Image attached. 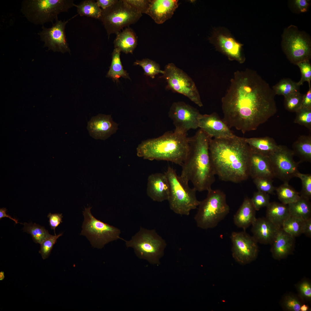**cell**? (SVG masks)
<instances>
[{"label":"cell","mask_w":311,"mask_h":311,"mask_svg":"<svg viewBox=\"0 0 311 311\" xmlns=\"http://www.w3.org/2000/svg\"><path fill=\"white\" fill-rule=\"evenodd\" d=\"M275 95L255 71H238L222 99L223 120L243 134L255 130L276 113Z\"/></svg>","instance_id":"obj_1"},{"label":"cell","mask_w":311,"mask_h":311,"mask_svg":"<svg viewBox=\"0 0 311 311\" xmlns=\"http://www.w3.org/2000/svg\"><path fill=\"white\" fill-rule=\"evenodd\" d=\"M209 151L215 173L221 180L238 183L248 179L252 151L245 138H211Z\"/></svg>","instance_id":"obj_2"},{"label":"cell","mask_w":311,"mask_h":311,"mask_svg":"<svg viewBox=\"0 0 311 311\" xmlns=\"http://www.w3.org/2000/svg\"><path fill=\"white\" fill-rule=\"evenodd\" d=\"M211 138L200 129L189 137V151L181 166L180 177L191 181L197 191H208L215 180L209 151Z\"/></svg>","instance_id":"obj_3"},{"label":"cell","mask_w":311,"mask_h":311,"mask_svg":"<svg viewBox=\"0 0 311 311\" xmlns=\"http://www.w3.org/2000/svg\"><path fill=\"white\" fill-rule=\"evenodd\" d=\"M189 140L187 134L168 131L143 141L136 148L137 155L145 159L166 161L181 166L188 153Z\"/></svg>","instance_id":"obj_4"},{"label":"cell","mask_w":311,"mask_h":311,"mask_svg":"<svg viewBox=\"0 0 311 311\" xmlns=\"http://www.w3.org/2000/svg\"><path fill=\"white\" fill-rule=\"evenodd\" d=\"M170 186L168 202L170 209L175 213L181 215H189L190 211L196 209L200 201L197 199V191L191 188L188 183L182 179L177 175L176 170L169 166L165 173Z\"/></svg>","instance_id":"obj_5"},{"label":"cell","mask_w":311,"mask_h":311,"mask_svg":"<svg viewBox=\"0 0 311 311\" xmlns=\"http://www.w3.org/2000/svg\"><path fill=\"white\" fill-rule=\"evenodd\" d=\"M206 198L200 201L194 220L197 226L203 229L214 228L230 212L226 196L219 189L211 188Z\"/></svg>","instance_id":"obj_6"},{"label":"cell","mask_w":311,"mask_h":311,"mask_svg":"<svg viewBox=\"0 0 311 311\" xmlns=\"http://www.w3.org/2000/svg\"><path fill=\"white\" fill-rule=\"evenodd\" d=\"M76 6L73 0H24L20 10L29 22L43 26L48 22L53 23L60 13Z\"/></svg>","instance_id":"obj_7"},{"label":"cell","mask_w":311,"mask_h":311,"mask_svg":"<svg viewBox=\"0 0 311 311\" xmlns=\"http://www.w3.org/2000/svg\"><path fill=\"white\" fill-rule=\"evenodd\" d=\"M122 240L125 242L127 247L133 249L138 258L152 264L160 263L166 246V240L155 229L149 230L141 227L131 239Z\"/></svg>","instance_id":"obj_8"},{"label":"cell","mask_w":311,"mask_h":311,"mask_svg":"<svg viewBox=\"0 0 311 311\" xmlns=\"http://www.w3.org/2000/svg\"><path fill=\"white\" fill-rule=\"evenodd\" d=\"M142 16L125 0H116L111 6L102 9L100 20L103 22L109 39L111 34L117 35L124 27L135 23Z\"/></svg>","instance_id":"obj_9"},{"label":"cell","mask_w":311,"mask_h":311,"mask_svg":"<svg viewBox=\"0 0 311 311\" xmlns=\"http://www.w3.org/2000/svg\"><path fill=\"white\" fill-rule=\"evenodd\" d=\"M91 208H85L83 211L84 219L80 235L86 236L93 247L100 249L110 242L122 240L120 230L96 218L91 213Z\"/></svg>","instance_id":"obj_10"},{"label":"cell","mask_w":311,"mask_h":311,"mask_svg":"<svg viewBox=\"0 0 311 311\" xmlns=\"http://www.w3.org/2000/svg\"><path fill=\"white\" fill-rule=\"evenodd\" d=\"M282 46L289 60L297 65L309 60L311 57V42L309 36L297 27L291 25L284 30L282 36Z\"/></svg>","instance_id":"obj_11"},{"label":"cell","mask_w":311,"mask_h":311,"mask_svg":"<svg viewBox=\"0 0 311 311\" xmlns=\"http://www.w3.org/2000/svg\"><path fill=\"white\" fill-rule=\"evenodd\" d=\"M164 71L162 77L167 88L186 96L198 106H203L194 82L187 73L172 63L165 66Z\"/></svg>","instance_id":"obj_12"},{"label":"cell","mask_w":311,"mask_h":311,"mask_svg":"<svg viewBox=\"0 0 311 311\" xmlns=\"http://www.w3.org/2000/svg\"><path fill=\"white\" fill-rule=\"evenodd\" d=\"M292 150L286 146L279 145L278 148L268 157L275 177L288 183L299 172V163L294 160Z\"/></svg>","instance_id":"obj_13"},{"label":"cell","mask_w":311,"mask_h":311,"mask_svg":"<svg viewBox=\"0 0 311 311\" xmlns=\"http://www.w3.org/2000/svg\"><path fill=\"white\" fill-rule=\"evenodd\" d=\"M168 114L176 132L187 134L189 130L198 128L199 120L201 114L197 109L184 102L173 103Z\"/></svg>","instance_id":"obj_14"},{"label":"cell","mask_w":311,"mask_h":311,"mask_svg":"<svg viewBox=\"0 0 311 311\" xmlns=\"http://www.w3.org/2000/svg\"><path fill=\"white\" fill-rule=\"evenodd\" d=\"M76 15L66 21L59 20L58 18L55 22L52 23V26L47 28L43 25L42 30L38 33L40 40L44 43L43 46L48 48V50L62 53L71 50L67 41L65 32L66 26L68 22Z\"/></svg>","instance_id":"obj_15"},{"label":"cell","mask_w":311,"mask_h":311,"mask_svg":"<svg viewBox=\"0 0 311 311\" xmlns=\"http://www.w3.org/2000/svg\"><path fill=\"white\" fill-rule=\"evenodd\" d=\"M216 49L227 56L231 60L243 63L245 58L242 53L243 45L238 41L226 29H215L209 38Z\"/></svg>","instance_id":"obj_16"},{"label":"cell","mask_w":311,"mask_h":311,"mask_svg":"<svg viewBox=\"0 0 311 311\" xmlns=\"http://www.w3.org/2000/svg\"><path fill=\"white\" fill-rule=\"evenodd\" d=\"M230 238L232 243V255L238 263L244 264L256 258L258 252V243L253 236L244 231L232 232Z\"/></svg>","instance_id":"obj_17"},{"label":"cell","mask_w":311,"mask_h":311,"mask_svg":"<svg viewBox=\"0 0 311 311\" xmlns=\"http://www.w3.org/2000/svg\"><path fill=\"white\" fill-rule=\"evenodd\" d=\"M198 128L212 138H228L236 136L223 120L215 113L201 114L199 120Z\"/></svg>","instance_id":"obj_18"},{"label":"cell","mask_w":311,"mask_h":311,"mask_svg":"<svg viewBox=\"0 0 311 311\" xmlns=\"http://www.w3.org/2000/svg\"><path fill=\"white\" fill-rule=\"evenodd\" d=\"M118 126L111 115L99 114L92 118L88 122L87 128L90 135L94 139L105 140L116 132Z\"/></svg>","instance_id":"obj_19"},{"label":"cell","mask_w":311,"mask_h":311,"mask_svg":"<svg viewBox=\"0 0 311 311\" xmlns=\"http://www.w3.org/2000/svg\"><path fill=\"white\" fill-rule=\"evenodd\" d=\"M170 191V184L165 173H156L149 176L147 194L153 200L162 202L167 200Z\"/></svg>","instance_id":"obj_20"},{"label":"cell","mask_w":311,"mask_h":311,"mask_svg":"<svg viewBox=\"0 0 311 311\" xmlns=\"http://www.w3.org/2000/svg\"><path fill=\"white\" fill-rule=\"evenodd\" d=\"M177 0H150L146 14L157 24H163L170 18L178 6Z\"/></svg>","instance_id":"obj_21"},{"label":"cell","mask_w":311,"mask_h":311,"mask_svg":"<svg viewBox=\"0 0 311 311\" xmlns=\"http://www.w3.org/2000/svg\"><path fill=\"white\" fill-rule=\"evenodd\" d=\"M252 225L253 237L264 244H271L279 229L266 217L256 218Z\"/></svg>","instance_id":"obj_22"},{"label":"cell","mask_w":311,"mask_h":311,"mask_svg":"<svg viewBox=\"0 0 311 311\" xmlns=\"http://www.w3.org/2000/svg\"><path fill=\"white\" fill-rule=\"evenodd\" d=\"M295 238L289 235L281 228L278 229L271 244V252L275 259H280L289 255L294 249Z\"/></svg>","instance_id":"obj_23"},{"label":"cell","mask_w":311,"mask_h":311,"mask_svg":"<svg viewBox=\"0 0 311 311\" xmlns=\"http://www.w3.org/2000/svg\"><path fill=\"white\" fill-rule=\"evenodd\" d=\"M251 151L249 176L253 179L275 177L268 157Z\"/></svg>","instance_id":"obj_24"},{"label":"cell","mask_w":311,"mask_h":311,"mask_svg":"<svg viewBox=\"0 0 311 311\" xmlns=\"http://www.w3.org/2000/svg\"><path fill=\"white\" fill-rule=\"evenodd\" d=\"M256 211L251 199L246 197L234 216V224L238 227L242 228L245 231L252 225L256 219Z\"/></svg>","instance_id":"obj_25"},{"label":"cell","mask_w":311,"mask_h":311,"mask_svg":"<svg viewBox=\"0 0 311 311\" xmlns=\"http://www.w3.org/2000/svg\"><path fill=\"white\" fill-rule=\"evenodd\" d=\"M245 139L252 151L266 156H268L279 147L273 138L268 136L245 138Z\"/></svg>","instance_id":"obj_26"},{"label":"cell","mask_w":311,"mask_h":311,"mask_svg":"<svg viewBox=\"0 0 311 311\" xmlns=\"http://www.w3.org/2000/svg\"><path fill=\"white\" fill-rule=\"evenodd\" d=\"M137 44V37L129 27L118 33L114 41L115 48H118L126 54H132Z\"/></svg>","instance_id":"obj_27"},{"label":"cell","mask_w":311,"mask_h":311,"mask_svg":"<svg viewBox=\"0 0 311 311\" xmlns=\"http://www.w3.org/2000/svg\"><path fill=\"white\" fill-rule=\"evenodd\" d=\"M266 208V218L278 228L290 216L288 205L282 203L270 202Z\"/></svg>","instance_id":"obj_28"},{"label":"cell","mask_w":311,"mask_h":311,"mask_svg":"<svg viewBox=\"0 0 311 311\" xmlns=\"http://www.w3.org/2000/svg\"><path fill=\"white\" fill-rule=\"evenodd\" d=\"M292 150L301 162H311V136L301 135L293 143Z\"/></svg>","instance_id":"obj_29"},{"label":"cell","mask_w":311,"mask_h":311,"mask_svg":"<svg viewBox=\"0 0 311 311\" xmlns=\"http://www.w3.org/2000/svg\"><path fill=\"white\" fill-rule=\"evenodd\" d=\"M121 50L115 48L112 54V61L107 77L117 82L121 77L130 79L128 74L124 70L120 60Z\"/></svg>","instance_id":"obj_30"},{"label":"cell","mask_w":311,"mask_h":311,"mask_svg":"<svg viewBox=\"0 0 311 311\" xmlns=\"http://www.w3.org/2000/svg\"><path fill=\"white\" fill-rule=\"evenodd\" d=\"M291 216L304 220L311 218L310 200L300 196L297 201L288 205Z\"/></svg>","instance_id":"obj_31"},{"label":"cell","mask_w":311,"mask_h":311,"mask_svg":"<svg viewBox=\"0 0 311 311\" xmlns=\"http://www.w3.org/2000/svg\"><path fill=\"white\" fill-rule=\"evenodd\" d=\"M78 15L100 19L102 9L93 0H84L76 5Z\"/></svg>","instance_id":"obj_32"},{"label":"cell","mask_w":311,"mask_h":311,"mask_svg":"<svg viewBox=\"0 0 311 311\" xmlns=\"http://www.w3.org/2000/svg\"><path fill=\"white\" fill-rule=\"evenodd\" d=\"M278 199L281 203L287 205L293 203L300 198L299 192L289 184L284 183L276 189Z\"/></svg>","instance_id":"obj_33"},{"label":"cell","mask_w":311,"mask_h":311,"mask_svg":"<svg viewBox=\"0 0 311 311\" xmlns=\"http://www.w3.org/2000/svg\"><path fill=\"white\" fill-rule=\"evenodd\" d=\"M24 225L22 229L24 232L30 234L33 241L36 243L40 244L45 240L52 236L44 227L35 223L25 222Z\"/></svg>","instance_id":"obj_34"},{"label":"cell","mask_w":311,"mask_h":311,"mask_svg":"<svg viewBox=\"0 0 311 311\" xmlns=\"http://www.w3.org/2000/svg\"><path fill=\"white\" fill-rule=\"evenodd\" d=\"M300 86L297 82L289 78L284 79L273 87L275 94L286 96L293 93L299 92Z\"/></svg>","instance_id":"obj_35"},{"label":"cell","mask_w":311,"mask_h":311,"mask_svg":"<svg viewBox=\"0 0 311 311\" xmlns=\"http://www.w3.org/2000/svg\"><path fill=\"white\" fill-rule=\"evenodd\" d=\"M304 220L290 216L283 223L281 228L285 232L295 238L302 234Z\"/></svg>","instance_id":"obj_36"},{"label":"cell","mask_w":311,"mask_h":311,"mask_svg":"<svg viewBox=\"0 0 311 311\" xmlns=\"http://www.w3.org/2000/svg\"><path fill=\"white\" fill-rule=\"evenodd\" d=\"M134 65L141 66L144 71V74L150 77L152 79L155 76L159 73L162 74L164 71L160 69L159 65L155 62L148 58L143 59L141 60H136L134 63Z\"/></svg>","instance_id":"obj_37"},{"label":"cell","mask_w":311,"mask_h":311,"mask_svg":"<svg viewBox=\"0 0 311 311\" xmlns=\"http://www.w3.org/2000/svg\"><path fill=\"white\" fill-rule=\"evenodd\" d=\"M303 95L299 92L284 97V106L289 111L296 112L300 108Z\"/></svg>","instance_id":"obj_38"},{"label":"cell","mask_w":311,"mask_h":311,"mask_svg":"<svg viewBox=\"0 0 311 311\" xmlns=\"http://www.w3.org/2000/svg\"><path fill=\"white\" fill-rule=\"evenodd\" d=\"M294 122L303 126L311 130V109L300 108L296 112Z\"/></svg>","instance_id":"obj_39"},{"label":"cell","mask_w":311,"mask_h":311,"mask_svg":"<svg viewBox=\"0 0 311 311\" xmlns=\"http://www.w3.org/2000/svg\"><path fill=\"white\" fill-rule=\"evenodd\" d=\"M253 179V182L258 191L268 194H274L276 187L273 185L272 179L267 178H257Z\"/></svg>","instance_id":"obj_40"},{"label":"cell","mask_w":311,"mask_h":311,"mask_svg":"<svg viewBox=\"0 0 311 311\" xmlns=\"http://www.w3.org/2000/svg\"><path fill=\"white\" fill-rule=\"evenodd\" d=\"M296 177L299 178L301 181V189L299 193L300 196L310 200L311 198V175L299 172Z\"/></svg>","instance_id":"obj_41"},{"label":"cell","mask_w":311,"mask_h":311,"mask_svg":"<svg viewBox=\"0 0 311 311\" xmlns=\"http://www.w3.org/2000/svg\"><path fill=\"white\" fill-rule=\"evenodd\" d=\"M63 233L52 236L44 240L41 244L40 249L39 253L41 254L42 258L45 259L49 256L53 246L56 243L57 240L62 236Z\"/></svg>","instance_id":"obj_42"},{"label":"cell","mask_w":311,"mask_h":311,"mask_svg":"<svg viewBox=\"0 0 311 311\" xmlns=\"http://www.w3.org/2000/svg\"><path fill=\"white\" fill-rule=\"evenodd\" d=\"M251 200L256 211L266 207L270 202L269 194L258 191L254 193Z\"/></svg>","instance_id":"obj_43"},{"label":"cell","mask_w":311,"mask_h":311,"mask_svg":"<svg viewBox=\"0 0 311 311\" xmlns=\"http://www.w3.org/2000/svg\"><path fill=\"white\" fill-rule=\"evenodd\" d=\"M297 65L299 67L301 74V77L297 84L299 86L302 85L305 81L310 84L311 80V65L309 60L300 62Z\"/></svg>","instance_id":"obj_44"},{"label":"cell","mask_w":311,"mask_h":311,"mask_svg":"<svg viewBox=\"0 0 311 311\" xmlns=\"http://www.w3.org/2000/svg\"><path fill=\"white\" fill-rule=\"evenodd\" d=\"M284 305L287 310L291 311H300L301 306L300 302L297 298L290 295L285 297L284 301Z\"/></svg>","instance_id":"obj_45"},{"label":"cell","mask_w":311,"mask_h":311,"mask_svg":"<svg viewBox=\"0 0 311 311\" xmlns=\"http://www.w3.org/2000/svg\"><path fill=\"white\" fill-rule=\"evenodd\" d=\"M141 14H146L150 3V0H125Z\"/></svg>","instance_id":"obj_46"},{"label":"cell","mask_w":311,"mask_h":311,"mask_svg":"<svg viewBox=\"0 0 311 311\" xmlns=\"http://www.w3.org/2000/svg\"><path fill=\"white\" fill-rule=\"evenodd\" d=\"M49 219V222L50 228L53 230L55 233V229L58 225L62 222V218L63 216L62 213H50L47 216Z\"/></svg>","instance_id":"obj_47"},{"label":"cell","mask_w":311,"mask_h":311,"mask_svg":"<svg viewBox=\"0 0 311 311\" xmlns=\"http://www.w3.org/2000/svg\"><path fill=\"white\" fill-rule=\"evenodd\" d=\"M299 289L301 295L306 299L311 298V285L307 281H305L299 285Z\"/></svg>","instance_id":"obj_48"},{"label":"cell","mask_w":311,"mask_h":311,"mask_svg":"<svg viewBox=\"0 0 311 311\" xmlns=\"http://www.w3.org/2000/svg\"><path fill=\"white\" fill-rule=\"evenodd\" d=\"M309 1L306 0H295L293 1V4L296 10L301 12L308 10L309 5Z\"/></svg>","instance_id":"obj_49"},{"label":"cell","mask_w":311,"mask_h":311,"mask_svg":"<svg viewBox=\"0 0 311 311\" xmlns=\"http://www.w3.org/2000/svg\"><path fill=\"white\" fill-rule=\"evenodd\" d=\"M309 90L303 96L302 99L300 108L311 109V88L310 84H309ZM299 108V109H300Z\"/></svg>","instance_id":"obj_50"},{"label":"cell","mask_w":311,"mask_h":311,"mask_svg":"<svg viewBox=\"0 0 311 311\" xmlns=\"http://www.w3.org/2000/svg\"><path fill=\"white\" fill-rule=\"evenodd\" d=\"M302 234H304L307 236L311 237V218L304 220Z\"/></svg>","instance_id":"obj_51"},{"label":"cell","mask_w":311,"mask_h":311,"mask_svg":"<svg viewBox=\"0 0 311 311\" xmlns=\"http://www.w3.org/2000/svg\"><path fill=\"white\" fill-rule=\"evenodd\" d=\"M116 0H97L96 2L98 6L103 10L111 6L116 1Z\"/></svg>","instance_id":"obj_52"},{"label":"cell","mask_w":311,"mask_h":311,"mask_svg":"<svg viewBox=\"0 0 311 311\" xmlns=\"http://www.w3.org/2000/svg\"><path fill=\"white\" fill-rule=\"evenodd\" d=\"M7 209L5 208H3L0 209V219H1L2 218L6 217H8L14 221L16 224L19 223L18 222V220L16 219L13 218L9 215H7L6 213Z\"/></svg>","instance_id":"obj_53"},{"label":"cell","mask_w":311,"mask_h":311,"mask_svg":"<svg viewBox=\"0 0 311 311\" xmlns=\"http://www.w3.org/2000/svg\"><path fill=\"white\" fill-rule=\"evenodd\" d=\"M308 309L309 307L307 305L305 304H304L301 306L300 308V311H307L308 310Z\"/></svg>","instance_id":"obj_54"},{"label":"cell","mask_w":311,"mask_h":311,"mask_svg":"<svg viewBox=\"0 0 311 311\" xmlns=\"http://www.w3.org/2000/svg\"><path fill=\"white\" fill-rule=\"evenodd\" d=\"M5 278L4 272L1 271L0 272V280H3Z\"/></svg>","instance_id":"obj_55"}]
</instances>
